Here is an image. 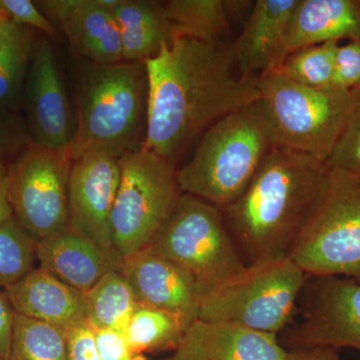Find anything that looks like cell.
Wrapping results in <instances>:
<instances>
[{
    "mask_svg": "<svg viewBox=\"0 0 360 360\" xmlns=\"http://www.w3.org/2000/svg\"><path fill=\"white\" fill-rule=\"evenodd\" d=\"M144 65L148 99L142 148L175 168L212 124L260 98L258 78L236 75L231 45L174 37Z\"/></svg>",
    "mask_w": 360,
    "mask_h": 360,
    "instance_id": "1",
    "label": "cell"
},
{
    "mask_svg": "<svg viewBox=\"0 0 360 360\" xmlns=\"http://www.w3.org/2000/svg\"><path fill=\"white\" fill-rule=\"evenodd\" d=\"M326 161L274 148L250 184L222 208L225 224L248 264L288 257L328 186Z\"/></svg>",
    "mask_w": 360,
    "mask_h": 360,
    "instance_id": "2",
    "label": "cell"
},
{
    "mask_svg": "<svg viewBox=\"0 0 360 360\" xmlns=\"http://www.w3.org/2000/svg\"><path fill=\"white\" fill-rule=\"evenodd\" d=\"M77 134L71 158L87 153L120 156L141 148L148 123L144 63L97 65L80 59L75 77Z\"/></svg>",
    "mask_w": 360,
    "mask_h": 360,
    "instance_id": "3",
    "label": "cell"
},
{
    "mask_svg": "<svg viewBox=\"0 0 360 360\" xmlns=\"http://www.w3.org/2000/svg\"><path fill=\"white\" fill-rule=\"evenodd\" d=\"M274 148V132L258 99L201 135L191 160L176 169L180 191L222 210L245 191Z\"/></svg>",
    "mask_w": 360,
    "mask_h": 360,
    "instance_id": "4",
    "label": "cell"
},
{
    "mask_svg": "<svg viewBox=\"0 0 360 360\" xmlns=\"http://www.w3.org/2000/svg\"><path fill=\"white\" fill-rule=\"evenodd\" d=\"M307 281L288 257L246 265L238 276L201 296L198 319L279 335L290 326Z\"/></svg>",
    "mask_w": 360,
    "mask_h": 360,
    "instance_id": "5",
    "label": "cell"
},
{
    "mask_svg": "<svg viewBox=\"0 0 360 360\" xmlns=\"http://www.w3.org/2000/svg\"><path fill=\"white\" fill-rule=\"evenodd\" d=\"M262 108L276 146L328 160L352 104V92L311 89L277 72L258 78Z\"/></svg>",
    "mask_w": 360,
    "mask_h": 360,
    "instance_id": "6",
    "label": "cell"
},
{
    "mask_svg": "<svg viewBox=\"0 0 360 360\" xmlns=\"http://www.w3.org/2000/svg\"><path fill=\"white\" fill-rule=\"evenodd\" d=\"M120 179L110 217L111 248L122 259L146 250L181 198L176 168L141 148L118 158Z\"/></svg>",
    "mask_w": 360,
    "mask_h": 360,
    "instance_id": "7",
    "label": "cell"
},
{
    "mask_svg": "<svg viewBox=\"0 0 360 360\" xmlns=\"http://www.w3.org/2000/svg\"><path fill=\"white\" fill-rule=\"evenodd\" d=\"M288 257L307 276L360 281V175L330 169L328 184Z\"/></svg>",
    "mask_w": 360,
    "mask_h": 360,
    "instance_id": "8",
    "label": "cell"
},
{
    "mask_svg": "<svg viewBox=\"0 0 360 360\" xmlns=\"http://www.w3.org/2000/svg\"><path fill=\"white\" fill-rule=\"evenodd\" d=\"M146 250L186 270L200 286L201 296L238 276L248 265L221 210L186 193Z\"/></svg>",
    "mask_w": 360,
    "mask_h": 360,
    "instance_id": "9",
    "label": "cell"
},
{
    "mask_svg": "<svg viewBox=\"0 0 360 360\" xmlns=\"http://www.w3.org/2000/svg\"><path fill=\"white\" fill-rule=\"evenodd\" d=\"M71 165L70 150L30 143L7 167L13 219L37 243L70 227Z\"/></svg>",
    "mask_w": 360,
    "mask_h": 360,
    "instance_id": "10",
    "label": "cell"
},
{
    "mask_svg": "<svg viewBox=\"0 0 360 360\" xmlns=\"http://www.w3.org/2000/svg\"><path fill=\"white\" fill-rule=\"evenodd\" d=\"M302 319L278 335L285 349L328 347L360 352V281L307 276Z\"/></svg>",
    "mask_w": 360,
    "mask_h": 360,
    "instance_id": "11",
    "label": "cell"
},
{
    "mask_svg": "<svg viewBox=\"0 0 360 360\" xmlns=\"http://www.w3.org/2000/svg\"><path fill=\"white\" fill-rule=\"evenodd\" d=\"M21 110L30 141L53 150H68L77 134V115L68 101L53 46L39 39L26 77Z\"/></svg>",
    "mask_w": 360,
    "mask_h": 360,
    "instance_id": "12",
    "label": "cell"
},
{
    "mask_svg": "<svg viewBox=\"0 0 360 360\" xmlns=\"http://www.w3.org/2000/svg\"><path fill=\"white\" fill-rule=\"evenodd\" d=\"M120 179L118 158L110 153H87L72 160L70 227L111 250L110 217Z\"/></svg>",
    "mask_w": 360,
    "mask_h": 360,
    "instance_id": "13",
    "label": "cell"
},
{
    "mask_svg": "<svg viewBox=\"0 0 360 360\" xmlns=\"http://www.w3.org/2000/svg\"><path fill=\"white\" fill-rule=\"evenodd\" d=\"M122 271L137 302L176 315L187 328L198 319L200 286L179 265L143 250L124 258Z\"/></svg>",
    "mask_w": 360,
    "mask_h": 360,
    "instance_id": "14",
    "label": "cell"
},
{
    "mask_svg": "<svg viewBox=\"0 0 360 360\" xmlns=\"http://www.w3.org/2000/svg\"><path fill=\"white\" fill-rule=\"evenodd\" d=\"M278 335L227 322L196 319L184 333L174 360H286Z\"/></svg>",
    "mask_w": 360,
    "mask_h": 360,
    "instance_id": "15",
    "label": "cell"
},
{
    "mask_svg": "<svg viewBox=\"0 0 360 360\" xmlns=\"http://www.w3.org/2000/svg\"><path fill=\"white\" fill-rule=\"evenodd\" d=\"M39 269L80 292L86 293L108 272L122 269L115 251L68 227L37 245Z\"/></svg>",
    "mask_w": 360,
    "mask_h": 360,
    "instance_id": "16",
    "label": "cell"
},
{
    "mask_svg": "<svg viewBox=\"0 0 360 360\" xmlns=\"http://www.w3.org/2000/svg\"><path fill=\"white\" fill-rule=\"evenodd\" d=\"M297 0H258L255 2L232 53L239 73L259 78L276 70Z\"/></svg>",
    "mask_w": 360,
    "mask_h": 360,
    "instance_id": "17",
    "label": "cell"
},
{
    "mask_svg": "<svg viewBox=\"0 0 360 360\" xmlns=\"http://www.w3.org/2000/svg\"><path fill=\"white\" fill-rule=\"evenodd\" d=\"M4 291L15 314L65 330L85 322L84 293L39 267Z\"/></svg>",
    "mask_w": 360,
    "mask_h": 360,
    "instance_id": "18",
    "label": "cell"
},
{
    "mask_svg": "<svg viewBox=\"0 0 360 360\" xmlns=\"http://www.w3.org/2000/svg\"><path fill=\"white\" fill-rule=\"evenodd\" d=\"M343 39H360V1L297 0L278 66L300 49Z\"/></svg>",
    "mask_w": 360,
    "mask_h": 360,
    "instance_id": "19",
    "label": "cell"
},
{
    "mask_svg": "<svg viewBox=\"0 0 360 360\" xmlns=\"http://www.w3.org/2000/svg\"><path fill=\"white\" fill-rule=\"evenodd\" d=\"M61 30L77 58L97 65L122 63V41L115 18L97 0H80Z\"/></svg>",
    "mask_w": 360,
    "mask_h": 360,
    "instance_id": "20",
    "label": "cell"
},
{
    "mask_svg": "<svg viewBox=\"0 0 360 360\" xmlns=\"http://www.w3.org/2000/svg\"><path fill=\"white\" fill-rule=\"evenodd\" d=\"M110 13L120 32L123 61L144 63L174 39L160 1L122 0Z\"/></svg>",
    "mask_w": 360,
    "mask_h": 360,
    "instance_id": "21",
    "label": "cell"
},
{
    "mask_svg": "<svg viewBox=\"0 0 360 360\" xmlns=\"http://www.w3.org/2000/svg\"><path fill=\"white\" fill-rule=\"evenodd\" d=\"M37 39L35 30L6 20L0 44V105L21 112L26 77Z\"/></svg>",
    "mask_w": 360,
    "mask_h": 360,
    "instance_id": "22",
    "label": "cell"
},
{
    "mask_svg": "<svg viewBox=\"0 0 360 360\" xmlns=\"http://www.w3.org/2000/svg\"><path fill=\"white\" fill-rule=\"evenodd\" d=\"M174 37H189L210 44H224L229 30V13L224 0L160 1Z\"/></svg>",
    "mask_w": 360,
    "mask_h": 360,
    "instance_id": "23",
    "label": "cell"
},
{
    "mask_svg": "<svg viewBox=\"0 0 360 360\" xmlns=\"http://www.w3.org/2000/svg\"><path fill=\"white\" fill-rule=\"evenodd\" d=\"M84 297L85 322L90 328L124 333L137 302L122 270L108 272Z\"/></svg>",
    "mask_w": 360,
    "mask_h": 360,
    "instance_id": "24",
    "label": "cell"
},
{
    "mask_svg": "<svg viewBox=\"0 0 360 360\" xmlns=\"http://www.w3.org/2000/svg\"><path fill=\"white\" fill-rule=\"evenodd\" d=\"M186 328L176 315L137 302L124 335L135 354L175 352Z\"/></svg>",
    "mask_w": 360,
    "mask_h": 360,
    "instance_id": "25",
    "label": "cell"
},
{
    "mask_svg": "<svg viewBox=\"0 0 360 360\" xmlns=\"http://www.w3.org/2000/svg\"><path fill=\"white\" fill-rule=\"evenodd\" d=\"M8 360H68L66 330L15 314Z\"/></svg>",
    "mask_w": 360,
    "mask_h": 360,
    "instance_id": "26",
    "label": "cell"
},
{
    "mask_svg": "<svg viewBox=\"0 0 360 360\" xmlns=\"http://www.w3.org/2000/svg\"><path fill=\"white\" fill-rule=\"evenodd\" d=\"M338 47V41H328L300 49L272 72L311 89L333 87Z\"/></svg>",
    "mask_w": 360,
    "mask_h": 360,
    "instance_id": "27",
    "label": "cell"
},
{
    "mask_svg": "<svg viewBox=\"0 0 360 360\" xmlns=\"http://www.w3.org/2000/svg\"><path fill=\"white\" fill-rule=\"evenodd\" d=\"M37 241L15 219L0 224V288L13 285L34 269Z\"/></svg>",
    "mask_w": 360,
    "mask_h": 360,
    "instance_id": "28",
    "label": "cell"
},
{
    "mask_svg": "<svg viewBox=\"0 0 360 360\" xmlns=\"http://www.w3.org/2000/svg\"><path fill=\"white\" fill-rule=\"evenodd\" d=\"M352 104L340 139L329 155V169L360 174V89L352 90Z\"/></svg>",
    "mask_w": 360,
    "mask_h": 360,
    "instance_id": "29",
    "label": "cell"
},
{
    "mask_svg": "<svg viewBox=\"0 0 360 360\" xmlns=\"http://www.w3.org/2000/svg\"><path fill=\"white\" fill-rule=\"evenodd\" d=\"M32 143L25 117L0 105V170L8 165Z\"/></svg>",
    "mask_w": 360,
    "mask_h": 360,
    "instance_id": "30",
    "label": "cell"
},
{
    "mask_svg": "<svg viewBox=\"0 0 360 360\" xmlns=\"http://www.w3.org/2000/svg\"><path fill=\"white\" fill-rule=\"evenodd\" d=\"M0 13L13 23L44 33L49 37L56 35V28L30 0H0Z\"/></svg>",
    "mask_w": 360,
    "mask_h": 360,
    "instance_id": "31",
    "label": "cell"
},
{
    "mask_svg": "<svg viewBox=\"0 0 360 360\" xmlns=\"http://www.w3.org/2000/svg\"><path fill=\"white\" fill-rule=\"evenodd\" d=\"M333 87L347 91L360 89V39L338 47Z\"/></svg>",
    "mask_w": 360,
    "mask_h": 360,
    "instance_id": "32",
    "label": "cell"
},
{
    "mask_svg": "<svg viewBox=\"0 0 360 360\" xmlns=\"http://www.w3.org/2000/svg\"><path fill=\"white\" fill-rule=\"evenodd\" d=\"M97 352L101 360H139L130 348L124 333L115 329L94 330Z\"/></svg>",
    "mask_w": 360,
    "mask_h": 360,
    "instance_id": "33",
    "label": "cell"
},
{
    "mask_svg": "<svg viewBox=\"0 0 360 360\" xmlns=\"http://www.w3.org/2000/svg\"><path fill=\"white\" fill-rule=\"evenodd\" d=\"M68 360H101L94 330L86 322L66 330Z\"/></svg>",
    "mask_w": 360,
    "mask_h": 360,
    "instance_id": "34",
    "label": "cell"
},
{
    "mask_svg": "<svg viewBox=\"0 0 360 360\" xmlns=\"http://www.w3.org/2000/svg\"><path fill=\"white\" fill-rule=\"evenodd\" d=\"M15 312L4 290H0V360H8Z\"/></svg>",
    "mask_w": 360,
    "mask_h": 360,
    "instance_id": "35",
    "label": "cell"
},
{
    "mask_svg": "<svg viewBox=\"0 0 360 360\" xmlns=\"http://www.w3.org/2000/svg\"><path fill=\"white\" fill-rule=\"evenodd\" d=\"M80 0H41L34 1L40 11L46 16L54 27H63L66 20L79 4Z\"/></svg>",
    "mask_w": 360,
    "mask_h": 360,
    "instance_id": "36",
    "label": "cell"
},
{
    "mask_svg": "<svg viewBox=\"0 0 360 360\" xmlns=\"http://www.w3.org/2000/svg\"><path fill=\"white\" fill-rule=\"evenodd\" d=\"M286 360H341L335 347H314L288 349Z\"/></svg>",
    "mask_w": 360,
    "mask_h": 360,
    "instance_id": "37",
    "label": "cell"
},
{
    "mask_svg": "<svg viewBox=\"0 0 360 360\" xmlns=\"http://www.w3.org/2000/svg\"><path fill=\"white\" fill-rule=\"evenodd\" d=\"M13 217L7 194L6 170H0V224Z\"/></svg>",
    "mask_w": 360,
    "mask_h": 360,
    "instance_id": "38",
    "label": "cell"
},
{
    "mask_svg": "<svg viewBox=\"0 0 360 360\" xmlns=\"http://www.w3.org/2000/svg\"><path fill=\"white\" fill-rule=\"evenodd\" d=\"M6 20L7 18L6 16H4V14L0 13V44H1L2 34H4V25H6Z\"/></svg>",
    "mask_w": 360,
    "mask_h": 360,
    "instance_id": "39",
    "label": "cell"
},
{
    "mask_svg": "<svg viewBox=\"0 0 360 360\" xmlns=\"http://www.w3.org/2000/svg\"><path fill=\"white\" fill-rule=\"evenodd\" d=\"M359 1H360V0H359Z\"/></svg>",
    "mask_w": 360,
    "mask_h": 360,
    "instance_id": "40",
    "label": "cell"
},
{
    "mask_svg": "<svg viewBox=\"0 0 360 360\" xmlns=\"http://www.w3.org/2000/svg\"><path fill=\"white\" fill-rule=\"evenodd\" d=\"M360 175V174H359Z\"/></svg>",
    "mask_w": 360,
    "mask_h": 360,
    "instance_id": "41",
    "label": "cell"
}]
</instances>
